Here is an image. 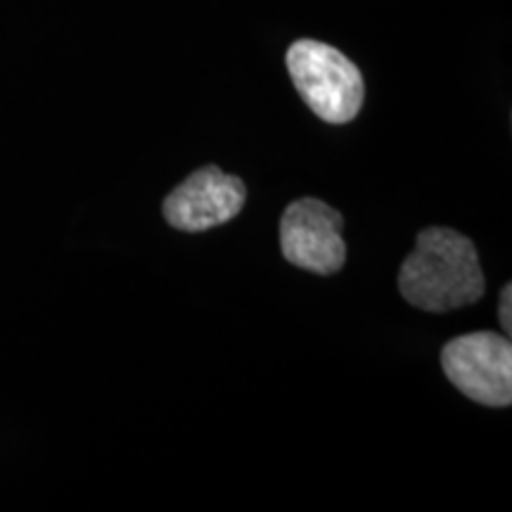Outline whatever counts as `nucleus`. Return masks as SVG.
<instances>
[{
	"label": "nucleus",
	"mask_w": 512,
	"mask_h": 512,
	"mask_svg": "<svg viewBox=\"0 0 512 512\" xmlns=\"http://www.w3.org/2000/svg\"><path fill=\"white\" fill-rule=\"evenodd\" d=\"M399 290L408 304L430 313L479 302L486 280L475 242L451 228L422 230L401 266Z\"/></svg>",
	"instance_id": "nucleus-1"
},
{
	"label": "nucleus",
	"mask_w": 512,
	"mask_h": 512,
	"mask_svg": "<svg viewBox=\"0 0 512 512\" xmlns=\"http://www.w3.org/2000/svg\"><path fill=\"white\" fill-rule=\"evenodd\" d=\"M287 72L309 110L328 124H349L361 112L366 81L347 55L328 43L302 41L287 50Z\"/></svg>",
	"instance_id": "nucleus-2"
},
{
	"label": "nucleus",
	"mask_w": 512,
	"mask_h": 512,
	"mask_svg": "<svg viewBox=\"0 0 512 512\" xmlns=\"http://www.w3.org/2000/svg\"><path fill=\"white\" fill-rule=\"evenodd\" d=\"M441 368L467 399L491 408L510 406L512 347L508 335L482 330L451 339L441 351Z\"/></svg>",
	"instance_id": "nucleus-3"
},
{
	"label": "nucleus",
	"mask_w": 512,
	"mask_h": 512,
	"mask_svg": "<svg viewBox=\"0 0 512 512\" xmlns=\"http://www.w3.org/2000/svg\"><path fill=\"white\" fill-rule=\"evenodd\" d=\"M344 219L337 209L316 197L292 202L280 219V249L292 266L318 275H332L347 261L342 238Z\"/></svg>",
	"instance_id": "nucleus-4"
},
{
	"label": "nucleus",
	"mask_w": 512,
	"mask_h": 512,
	"mask_svg": "<svg viewBox=\"0 0 512 512\" xmlns=\"http://www.w3.org/2000/svg\"><path fill=\"white\" fill-rule=\"evenodd\" d=\"M245 200V183L211 164L190 174L166 197L164 219L183 233H202L235 219Z\"/></svg>",
	"instance_id": "nucleus-5"
},
{
	"label": "nucleus",
	"mask_w": 512,
	"mask_h": 512,
	"mask_svg": "<svg viewBox=\"0 0 512 512\" xmlns=\"http://www.w3.org/2000/svg\"><path fill=\"white\" fill-rule=\"evenodd\" d=\"M498 320H501L505 335H510L512 330V287L505 285L501 292V309H498Z\"/></svg>",
	"instance_id": "nucleus-6"
}]
</instances>
